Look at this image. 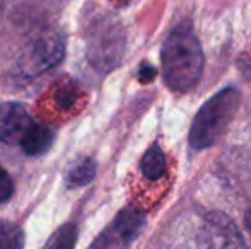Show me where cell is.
Returning a JSON list of instances; mask_svg holds the SVG:
<instances>
[{
  "instance_id": "cell-14",
  "label": "cell",
  "mask_w": 251,
  "mask_h": 249,
  "mask_svg": "<svg viewBox=\"0 0 251 249\" xmlns=\"http://www.w3.org/2000/svg\"><path fill=\"white\" fill-rule=\"evenodd\" d=\"M75 97H77V92L74 89H70L69 86H65L62 91H58V92H56V101H58V104H60V106H63V108L72 106L74 101H75Z\"/></svg>"
},
{
  "instance_id": "cell-5",
  "label": "cell",
  "mask_w": 251,
  "mask_h": 249,
  "mask_svg": "<svg viewBox=\"0 0 251 249\" xmlns=\"http://www.w3.org/2000/svg\"><path fill=\"white\" fill-rule=\"evenodd\" d=\"M197 249H251L236 224L221 212L203 217L197 237Z\"/></svg>"
},
{
  "instance_id": "cell-3",
  "label": "cell",
  "mask_w": 251,
  "mask_h": 249,
  "mask_svg": "<svg viewBox=\"0 0 251 249\" xmlns=\"http://www.w3.org/2000/svg\"><path fill=\"white\" fill-rule=\"evenodd\" d=\"M239 104H241V92L234 86L224 87L208 101H205L190 126V149L197 152L212 149L226 135L229 125L238 113Z\"/></svg>"
},
{
  "instance_id": "cell-10",
  "label": "cell",
  "mask_w": 251,
  "mask_h": 249,
  "mask_svg": "<svg viewBox=\"0 0 251 249\" xmlns=\"http://www.w3.org/2000/svg\"><path fill=\"white\" fill-rule=\"evenodd\" d=\"M96 176V162L91 157L77 159L65 173V186L69 189L82 188L89 184Z\"/></svg>"
},
{
  "instance_id": "cell-6",
  "label": "cell",
  "mask_w": 251,
  "mask_h": 249,
  "mask_svg": "<svg viewBox=\"0 0 251 249\" xmlns=\"http://www.w3.org/2000/svg\"><path fill=\"white\" fill-rule=\"evenodd\" d=\"M146 226V213L139 208L126 206L111 220L96 237L89 249H126L137 239Z\"/></svg>"
},
{
  "instance_id": "cell-8",
  "label": "cell",
  "mask_w": 251,
  "mask_h": 249,
  "mask_svg": "<svg viewBox=\"0 0 251 249\" xmlns=\"http://www.w3.org/2000/svg\"><path fill=\"white\" fill-rule=\"evenodd\" d=\"M53 142H55V133H53L50 126L40 123V121H34V125L31 126L27 135L24 136L21 149H23V152L26 156L40 157L51 149Z\"/></svg>"
},
{
  "instance_id": "cell-13",
  "label": "cell",
  "mask_w": 251,
  "mask_h": 249,
  "mask_svg": "<svg viewBox=\"0 0 251 249\" xmlns=\"http://www.w3.org/2000/svg\"><path fill=\"white\" fill-rule=\"evenodd\" d=\"M14 195V181L12 176L0 166V205L9 202Z\"/></svg>"
},
{
  "instance_id": "cell-11",
  "label": "cell",
  "mask_w": 251,
  "mask_h": 249,
  "mask_svg": "<svg viewBox=\"0 0 251 249\" xmlns=\"http://www.w3.org/2000/svg\"><path fill=\"white\" fill-rule=\"evenodd\" d=\"M77 243L75 224H63L55 230L41 249H74Z\"/></svg>"
},
{
  "instance_id": "cell-2",
  "label": "cell",
  "mask_w": 251,
  "mask_h": 249,
  "mask_svg": "<svg viewBox=\"0 0 251 249\" xmlns=\"http://www.w3.org/2000/svg\"><path fill=\"white\" fill-rule=\"evenodd\" d=\"M86 58L94 70L109 73L118 68L126 50V31L115 14L93 5L82 14Z\"/></svg>"
},
{
  "instance_id": "cell-16",
  "label": "cell",
  "mask_w": 251,
  "mask_h": 249,
  "mask_svg": "<svg viewBox=\"0 0 251 249\" xmlns=\"http://www.w3.org/2000/svg\"><path fill=\"white\" fill-rule=\"evenodd\" d=\"M0 9H2V0H0Z\"/></svg>"
},
{
  "instance_id": "cell-15",
  "label": "cell",
  "mask_w": 251,
  "mask_h": 249,
  "mask_svg": "<svg viewBox=\"0 0 251 249\" xmlns=\"http://www.w3.org/2000/svg\"><path fill=\"white\" fill-rule=\"evenodd\" d=\"M155 68L152 65H149V63H144L142 67L139 68V73H137V77H139V80L140 82H151V80H154V77H155Z\"/></svg>"
},
{
  "instance_id": "cell-12",
  "label": "cell",
  "mask_w": 251,
  "mask_h": 249,
  "mask_svg": "<svg viewBox=\"0 0 251 249\" xmlns=\"http://www.w3.org/2000/svg\"><path fill=\"white\" fill-rule=\"evenodd\" d=\"M24 232L12 222H0V249H23Z\"/></svg>"
},
{
  "instance_id": "cell-1",
  "label": "cell",
  "mask_w": 251,
  "mask_h": 249,
  "mask_svg": "<svg viewBox=\"0 0 251 249\" xmlns=\"http://www.w3.org/2000/svg\"><path fill=\"white\" fill-rule=\"evenodd\" d=\"M162 79L173 92H190L199 86L203 73L205 57L200 40L190 23L171 29L161 48Z\"/></svg>"
},
{
  "instance_id": "cell-4",
  "label": "cell",
  "mask_w": 251,
  "mask_h": 249,
  "mask_svg": "<svg viewBox=\"0 0 251 249\" xmlns=\"http://www.w3.org/2000/svg\"><path fill=\"white\" fill-rule=\"evenodd\" d=\"M65 36L58 27L40 29L24 46L17 60V72L24 79H33L53 68L65 57Z\"/></svg>"
},
{
  "instance_id": "cell-7",
  "label": "cell",
  "mask_w": 251,
  "mask_h": 249,
  "mask_svg": "<svg viewBox=\"0 0 251 249\" xmlns=\"http://www.w3.org/2000/svg\"><path fill=\"white\" fill-rule=\"evenodd\" d=\"M34 125L27 108L17 101L0 103V142L10 147H21L24 136Z\"/></svg>"
},
{
  "instance_id": "cell-9",
  "label": "cell",
  "mask_w": 251,
  "mask_h": 249,
  "mask_svg": "<svg viewBox=\"0 0 251 249\" xmlns=\"http://www.w3.org/2000/svg\"><path fill=\"white\" fill-rule=\"evenodd\" d=\"M140 173L146 180L159 181L168 173V162L159 143H152L140 159Z\"/></svg>"
}]
</instances>
